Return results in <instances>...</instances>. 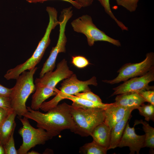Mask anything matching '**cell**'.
<instances>
[{
    "label": "cell",
    "instance_id": "1",
    "mask_svg": "<svg viewBox=\"0 0 154 154\" xmlns=\"http://www.w3.org/2000/svg\"><path fill=\"white\" fill-rule=\"evenodd\" d=\"M28 112L23 116L37 123V126L46 131L50 138L59 135L63 130L69 129L72 131L74 123L70 109V105L66 103L58 105L43 113L27 107Z\"/></svg>",
    "mask_w": 154,
    "mask_h": 154
},
{
    "label": "cell",
    "instance_id": "2",
    "mask_svg": "<svg viewBox=\"0 0 154 154\" xmlns=\"http://www.w3.org/2000/svg\"><path fill=\"white\" fill-rule=\"evenodd\" d=\"M37 68L35 67L29 71L22 72L16 79V83L11 88L9 97L11 107L19 117L23 116L28 112L26 103L29 96L35 90L33 76Z\"/></svg>",
    "mask_w": 154,
    "mask_h": 154
},
{
    "label": "cell",
    "instance_id": "3",
    "mask_svg": "<svg viewBox=\"0 0 154 154\" xmlns=\"http://www.w3.org/2000/svg\"><path fill=\"white\" fill-rule=\"evenodd\" d=\"M74 123L72 132L82 137L91 135L94 129L104 122V109L100 108H83L70 105Z\"/></svg>",
    "mask_w": 154,
    "mask_h": 154
},
{
    "label": "cell",
    "instance_id": "4",
    "mask_svg": "<svg viewBox=\"0 0 154 154\" xmlns=\"http://www.w3.org/2000/svg\"><path fill=\"white\" fill-rule=\"evenodd\" d=\"M89 85L97 86L96 77L93 76L88 80L82 81L79 80L76 75L73 74L63 81L59 88L60 90L55 96L49 101L43 102L40 109L47 112L56 106L60 102L64 99L66 96L75 95L81 92L91 91L88 86Z\"/></svg>",
    "mask_w": 154,
    "mask_h": 154
},
{
    "label": "cell",
    "instance_id": "5",
    "mask_svg": "<svg viewBox=\"0 0 154 154\" xmlns=\"http://www.w3.org/2000/svg\"><path fill=\"white\" fill-rule=\"evenodd\" d=\"M71 25L74 31L85 35L90 46L98 41L107 42L118 47L121 46L119 40L110 37L98 28L93 23L91 17L88 15H83L74 20Z\"/></svg>",
    "mask_w": 154,
    "mask_h": 154
},
{
    "label": "cell",
    "instance_id": "6",
    "mask_svg": "<svg viewBox=\"0 0 154 154\" xmlns=\"http://www.w3.org/2000/svg\"><path fill=\"white\" fill-rule=\"evenodd\" d=\"M72 7L65 8L61 12L59 17V33L56 46L53 47L50 55L43 64L40 73V78L42 77L47 72L52 71L55 68L56 60L58 54L66 52V45L67 40L65 31L67 23L73 15Z\"/></svg>",
    "mask_w": 154,
    "mask_h": 154
},
{
    "label": "cell",
    "instance_id": "7",
    "mask_svg": "<svg viewBox=\"0 0 154 154\" xmlns=\"http://www.w3.org/2000/svg\"><path fill=\"white\" fill-rule=\"evenodd\" d=\"M23 126L18 133L23 138V143L17 151L18 154H26L31 148L38 145H43L50 139L44 130L36 129L30 124L28 119L25 117L19 118Z\"/></svg>",
    "mask_w": 154,
    "mask_h": 154
},
{
    "label": "cell",
    "instance_id": "8",
    "mask_svg": "<svg viewBox=\"0 0 154 154\" xmlns=\"http://www.w3.org/2000/svg\"><path fill=\"white\" fill-rule=\"evenodd\" d=\"M154 53H147L143 61L137 63H128L123 65L117 72V76L115 78L103 81L110 84H114L124 82L130 78L143 76L154 67Z\"/></svg>",
    "mask_w": 154,
    "mask_h": 154
},
{
    "label": "cell",
    "instance_id": "9",
    "mask_svg": "<svg viewBox=\"0 0 154 154\" xmlns=\"http://www.w3.org/2000/svg\"><path fill=\"white\" fill-rule=\"evenodd\" d=\"M50 42V37L44 35L32 56L24 63L8 70L4 75V77L7 80L16 79L23 72L35 67L43 57Z\"/></svg>",
    "mask_w": 154,
    "mask_h": 154
},
{
    "label": "cell",
    "instance_id": "10",
    "mask_svg": "<svg viewBox=\"0 0 154 154\" xmlns=\"http://www.w3.org/2000/svg\"><path fill=\"white\" fill-rule=\"evenodd\" d=\"M130 79L113 88L114 92L111 96L124 93H138L143 90L153 89V86H149V84L154 81V67L145 74Z\"/></svg>",
    "mask_w": 154,
    "mask_h": 154
},
{
    "label": "cell",
    "instance_id": "11",
    "mask_svg": "<svg viewBox=\"0 0 154 154\" xmlns=\"http://www.w3.org/2000/svg\"><path fill=\"white\" fill-rule=\"evenodd\" d=\"M73 74L69 68L67 61L64 59L58 64L55 71L47 72L42 77L37 78L35 81V87L44 86L56 89L55 87L59 82Z\"/></svg>",
    "mask_w": 154,
    "mask_h": 154
},
{
    "label": "cell",
    "instance_id": "12",
    "mask_svg": "<svg viewBox=\"0 0 154 154\" xmlns=\"http://www.w3.org/2000/svg\"><path fill=\"white\" fill-rule=\"evenodd\" d=\"M134 125L133 127H130L128 122L124 130L117 147L120 148L124 147H129L130 154L135 152L139 154L141 148L145 147V135H138L135 132Z\"/></svg>",
    "mask_w": 154,
    "mask_h": 154
},
{
    "label": "cell",
    "instance_id": "13",
    "mask_svg": "<svg viewBox=\"0 0 154 154\" xmlns=\"http://www.w3.org/2000/svg\"><path fill=\"white\" fill-rule=\"evenodd\" d=\"M130 110L124 107L116 105L114 103L104 109L105 118L104 122L110 130L118 122L121 120Z\"/></svg>",
    "mask_w": 154,
    "mask_h": 154
},
{
    "label": "cell",
    "instance_id": "14",
    "mask_svg": "<svg viewBox=\"0 0 154 154\" xmlns=\"http://www.w3.org/2000/svg\"><path fill=\"white\" fill-rule=\"evenodd\" d=\"M114 102L116 105L134 110L137 109L145 102L144 99L137 92L129 93L117 95Z\"/></svg>",
    "mask_w": 154,
    "mask_h": 154
},
{
    "label": "cell",
    "instance_id": "15",
    "mask_svg": "<svg viewBox=\"0 0 154 154\" xmlns=\"http://www.w3.org/2000/svg\"><path fill=\"white\" fill-rule=\"evenodd\" d=\"M35 92L32 96L30 108L33 110H38L42 103L50 97L56 95L59 90L46 87H35Z\"/></svg>",
    "mask_w": 154,
    "mask_h": 154
},
{
    "label": "cell",
    "instance_id": "16",
    "mask_svg": "<svg viewBox=\"0 0 154 154\" xmlns=\"http://www.w3.org/2000/svg\"><path fill=\"white\" fill-rule=\"evenodd\" d=\"M133 110H129L124 118L116 123L111 130L110 143L108 150L117 147L126 125L131 117V114Z\"/></svg>",
    "mask_w": 154,
    "mask_h": 154
},
{
    "label": "cell",
    "instance_id": "17",
    "mask_svg": "<svg viewBox=\"0 0 154 154\" xmlns=\"http://www.w3.org/2000/svg\"><path fill=\"white\" fill-rule=\"evenodd\" d=\"M110 127L104 122L94 129L90 136L93 138V140L108 150L110 145Z\"/></svg>",
    "mask_w": 154,
    "mask_h": 154
},
{
    "label": "cell",
    "instance_id": "18",
    "mask_svg": "<svg viewBox=\"0 0 154 154\" xmlns=\"http://www.w3.org/2000/svg\"><path fill=\"white\" fill-rule=\"evenodd\" d=\"M16 113L12 111L0 125V142L3 144L8 140L12 132L15 130Z\"/></svg>",
    "mask_w": 154,
    "mask_h": 154
},
{
    "label": "cell",
    "instance_id": "19",
    "mask_svg": "<svg viewBox=\"0 0 154 154\" xmlns=\"http://www.w3.org/2000/svg\"><path fill=\"white\" fill-rule=\"evenodd\" d=\"M64 99L71 100L73 103L72 106L74 107L83 108H100L105 109L111 105L112 103L104 104L90 101L74 95H68L64 97Z\"/></svg>",
    "mask_w": 154,
    "mask_h": 154
},
{
    "label": "cell",
    "instance_id": "20",
    "mask_svg": "<svg viewBox=\"0 0 154 154\" xmlns=\"http://www.w3.org/2000/svg\"><path fill=\"white\" fill-rule=\"evenodd\" d=\"M135 125L139 124L143 125V129L145 133V147L150 148L151 153H154V128L150 126L149 123L142 119L135 121Z\"/></svg>",
    "mask_w": 154,
    "mask_h": 154
},
{
    "label": "cell",
    "instance_id": "21",
    "mask_svg": "<svg viewBox=\"0 0 154 154\" xmlns=\"http://www.w3.org/2000/svg\"><path fill=\"white\" fill-rule=\"evenodd\" d=\"M108 150L94 140L86 143L80 149L79 152L84 154H106Z\"/></svg>",
    "mask_w": 154,
    "mask_h": 154
},
{
    "label": "cell",
    "instance_id": "22",
    "mask_svg": "<svg viewBox=\"0 0 154 154\" xmlns=\"http://www.w3.org/2000/svg\"><path fill=\"white\" fill-rule=\"evenodd\" d=\"M140 115L145 117V120L148 121H154V105L149 103L147 104H144L137 109Z\"/></svg>",
    "mask_w": 154,
    "mask_h": 154
},
{
    "label": "cell",
    "instance_id": "23",
    "mask_svg": "<svg viewBox=\"0 0 154 154\" xmlns=\"http://www.w3.org/2000/svg\"><path fill=\"white\" fill-rule=\"evenodd\" d=\"M104 8L106 12L115 21L117 25L123 31L128 30V28L121 21L118 20L115 16L111 9L110 3V0H98Z\"/></svg>",
    "mask_w": 154,
    "mask_h": 154
},
{
    "label": "cell",
    "instance_id": "24",
    "mask_svg": "<svg viewBox=\"0 0 154 154\" xmlns=\"http://www.w3.org/2000/svg\"><path fill=\"white\" fill-rule=\"evenodd\" d=\"M118 5L121 6L131 12H134L137 7L139 0H115Z\"/></svg>",
    "mask_w": 154,
    "mask_h": 154
},
{
    "label": "cell",
    "instance_id": "25",
    "mask_svg": "<svg viewBox=\"0 0 154 154\" xmlns=\"http://www.w3.org/2000/svg\"><path fill=\"white\" fill-rule=\"evenodd\" d=\"M14 131L8 140L3 145L5 154H18L16 149L13 137Z\"/></svg>",
    "mask_w": 154,
    "mask_h": 154
},
{
    "label": "cell",
    "instance_id": "26",
    "mask_svg": "<svg viewBox=\"0 0 154 154\" xmlns=\"http://www.w3.org/2000/svg\"><path fill=\"white\" fill-rule=\"evenodd\" d=\"M75 96L90 101L97 103H102L100 97L92 92L91 90L75 94Z\"/></svg>",
    "mask_w": 154,
    "mask_h": 154
},
{
    "label": "cell",
    "instance_id": "27",
    "mask_svg": "<svg viewBox=\"0 0 154 154\" xmlns=\"http://www.w3.org/2000/svg\"><path fill=\"white\" fill-rule=\"evenodd\" d=\"M72 63L75 66L79 68H84L89 64L88 60L85 57L81 56H72Z\"/></svg>",
    "mask_w": 154,
    "mask_h": 154
},
{
    "label": "cell",
    "instance_id": "28",
    "mask_svg": "<svg viewBox=\"0 0 154 154\" xmlns=\"http://www.w3.org/2000/svg\"><path fill=\"white\" fill-rule=\"evenodd\" d=\"M144 99L145 102H147L154 105V91L153 90H143L138 93Z\"/></svg>",
    "mask_w": 154,
    "mask_h": 154
},
{
    "label": "cell",
    "instance_id": "29",
    "mask_svg": "<svg viewBox=\"0 0 154 154\" xmlns=\"http://www.w3.org/2000/svg\"><path fill=\"white\" fill-rule=\"evenodd\" d=\"M0 107L10 111H13L11 104L10 97L0 96Z\"/></svg>",
    "mask_w": 154,
    "mask_h": 154
},
{
    "label": "cell",
    "instance_id": "30",
    "mask_svg": "<svg viewBox=\"0 0 154 154\" xmlns=\"http://www.w3.org/2000/svg\"><path fill=\"white\" fill-rule=\"evenodd\" d=\"M27 2L30 3H43L44 1L50 0H26ZM64 1L71 4L76 8L80 9L82 7L75 1L73 0H59Z\"/></svg>",
    "mask_w": 154,
    "mask_h": 154
},
{
    "label": "cell",
    "instance_id": "31",
    "mask_svg": "<svg viewBox=\"0 0 154 154\" xmlns=\"http://www.w3.org/2000/svg\"><path fill=\"white\" fill-rule=\"evenodd\" d=\"M12 111L0 107V125Z\"/></svg>",
    "mask_w": 154,
    "mask_h": 154
},
{
    "label": "cell",
    "instance_id": "32",
    "mask_svg": "<svg viewBox=\"0 0 154 154\" xmlns=\"http://www.w3.org/2000/svg\"><path fill=\"white\" fill-rule=\"evenodd\" d=\"M11 91V88L6 87L0 84V96L9 97Z\"/></svg>",
    "mask_w": 154,
    "mask_h": 154
},
{
    "label": "cell",
    "instance_id": "33",
    "mask_svg": "<svg viewBox=\"0 0 154 154\" xmlns=\"http://www.w3.org/2000/svg\"><path fill=\"white\" fill-rule=\"evenodd\" d=\"M94 0H75L82 7H86L91 5Z\"/></svg>",
    "mask_w": 154,
    "mask_h": 154
},
{
    "label": "cell",
    "instance_id": "34",
    "mask_svg": "<svg viewBox=\"0 0 154 154\" xmlns=\"http://www.w3.org/2000/svg\"><path fill=\"white\" fill-rule=\"evenodd\" d=\"M0 154H5L3 145L0 142Z\"/></svg>",
    "mask_w": 154,
    "mask_h": 154
},
{
    "label": "cell",
    "instance_id": "35",
    "mask_svg": "<svg viewBox=\"0 0 154 154\" xmlns=\"http://www.w3.org/2000/svg\"><path fill=\"white\" fill-rule=\"evenodd\" d=\"M27 154H39L40 153H39L38 152L34 151L32 150V151L30 152H28Z\"/></svg>",
    "mask_w": 154,
    "mask_h": 154
}]
</instances>
